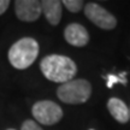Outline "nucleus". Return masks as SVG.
Listing matches in <instances>:
<instances>
[{"mask_svg": "<svg viewBox=\"0 0 130 130\" xmlns=\"http://www.w3.org/2000/svg\"><path fill=\"white\" fill-rule=\"evenodd\" d=\"M42 75L52 82L65 83L74 79L77 74V66L75 61L66 56L50 54L45 57L40 63Z\"/></svg>", "mask_w": 130, "mask_h": 130, "instance_id": "1", "label": "nucleus"}, {"mask_svg": "<svg viewBox=\"0 0 130 130\" xmlns=\"http://www.w3.org/2000/svg\"><path fill=\"white\" fill-rule=\"evenodd\" d=\"M7 56L13 68L24 70L36 60L39 56V43L32 37H22L11 46Z\"/></svg>", "mask_w": 130, "mask_h": 130, "instance_id": "2", "label": "nucleus"}, {"mask_svg": "<svg viewBox=\"0 0 130 130\" xmlns=\"http://www.w3.org/2000/svg\"><path fill=\"white\" fill-rule=\"evenodd\" d=\"M57 95L65 104H83L92 95V86L87 79H71L58 87Z\"/></svg>", "mask_w": 130, "mask_h": 130, "instance_id": "3", "label": "nucleus"}, {"mask_svg": "<svg viewBox=\"0 0 130 130\" xmlns=\"http://www.w3.org/2000/svg\"><path fill=\"white\" fill-rule=\"evenodd\" d=\"M31 113L36 122L43 125H53L58 123L63 117L61 107L58 104L50 100H41L34 104Z\"/></svg>", "mask_w": 130, "mask_h": 130, "instance_id": "4", "label": "nucleus"}, {"mask_svg": "<svg viewBox=\"0 0 130 130\" xmlns=\"http://www.w3.org/2000/svg\"><path fill=\"white\" fill-rule=\"evenodd\" d=\"M84 14L96 27L105 29V30H112L117 25L116 17L96 3H88L86 5Z\"/></svg>", "mask_w": 130, "mask_h": 130, "instance_id": "5", "label": "nucleus"}, {"mask_svg": "<svg viewBox=\"0 0 130 130\" xmlns=\"http://www.w3.org/2000/svg\"><path fill=\"white\" fill-rule=\"evenodd\" d=\"M17 18L23 22H34L42 14L41 1L37 0H17L14 3Z\"/></svg>", "mask_w": 130, "mask_h": 130, "instance_id": "6", "label": "nucleus"}, {"mask_svg": "<svg viewBox=\"0 0 130 130\" xmlns=\"http://www.w3.org/2000/svg\"><path fill=\"white\" fill-rule=\"evenodd\" d=\"M64 37L68 43L75 47H83L89 41V34L87 29L78 23L69 24L64 30Z\"/></svg>", "mask_w": 130, "mask_h": 130, "instance_id": "7", "label": "nucleus"}, {"mask_svg": "<svg viewBox=\"0 0 130 130\" xmlns=\"http://www.w3.org/2000/svg\"><path fill=\"white\" fill-rule=\"evenodd\" d=\"M42 13L45 14L48 23L57 25L60 22L63 14V4L59 0H43L41 1Z\"/></svg>", "mask_w": 130, "mask_h": 130, "instance_id": "8", "label": "nucleus"}, {"mask_svg": "<svg viewBox=\"0 0 130 130\" xmlns=\"http://www.w3.org/2000/svg\"><path fill=\"white\" fill-rule=\"evenodd\" d=\"M107 108L111 113V116L116 119L118 123L125 124L126 122H129L130 115L129 108L125 105V102L122 101L118 98H111L107 102Z\"/></svg>", "mask_w": 130, "mask_h": 130, "instance_id": "9", "label": "nucleus"}, {"mask_svg": "<svg viewBox=\"0 0 130 130\" xmlns=\"http://www.w3.org/2000/svg\"><path fill=\"white\" fill-rule=\"evenodd\" d=\"M126 72H121V75L119 76H117V75H107V76H105V78H106V84L108 88H112L113 87V84L116 83H122L125 86L126 84Z\"/></svg>", "mask_w": 130, "mask_h": 130, "instance_id": "10", "label": "nucleus"}, {"mask_svg": "<svg viewBox=\"0 0 130 130\" xmlns=\"http://www.w3.org/2000/svg\"><path fill=\"white\" fill-rule=\"evenodd\" d=\"M61 4L64 5L70 12H78L83 9V1L82 0H64Z\"/></svg>", "mask_w": 130, "mask_h": 130, "instance_id": "11", "label": "nucleus"}, {"mask_svg": "<svg viewBox=\"0 0 130 130\" xmlns=\"http://www.w3.org/2000/svg\"><path fill=\"white\" fill-rule=\"evenodd\" d=\"M21 130H42V129L39 125H37L35 121L27 119V121H24V123L22 124V128H21Z\"/></svg>", "mask_w": 130, "mask_h": 130, "instance_id": "12", "label": "nucleus"}, {"mask_svg": "<svg viewBox=\"0 0 130 130\" xmlns=\"http://www.w3.org/2000/svg\"><path fill=\"white\" fill-rule=\"evenodd\" d=\"M9 5H10L9 0H0V16H1V14L4 13L6 10H7Z\"/></svg>", "mask_w": 130, "mask_h": 130, "instance_id": "13", "label": "nucleus"}, {"mask_svg": "<svg viewBox=\"0 0 130 130\" xmlns=\"http://www.w3.org/2000/svg\"><path fill=\"white\" fill-rule=\"evenodd\" d=\"M129 115H130V108H129ZM129 121H130V119H129Z\"/></svg>", "mask_w": 130, "mask_h": 130, "instance_id": "14", "label": "nucleus"}, {"mask_svg": "<svg viewBox=\"0 0 130 130\" xmlns=\"http://www.w3.org/2000/svg\"><path fill=\"white\" fill-rule=\"evenodd\" d=\"M7 130H14V129H7Z\"/></svg>", "mask_w": 130, "mask_h": 130, "instance_id": "15", "label": "nucleus"}, {"mask_svg": "<svg viewBox=\"0 0 130 130\" xmlns=\"http://www.w3.org/2000/svg\"><path fill=\"white\" fill-rule=\"evenodd\" d=\"M89 130H94V129H89Z\"/></svg>", "mask_w": 130, "mask_h": 130, "instance_id": "16", "label": "nucleus"}]
</instances>
